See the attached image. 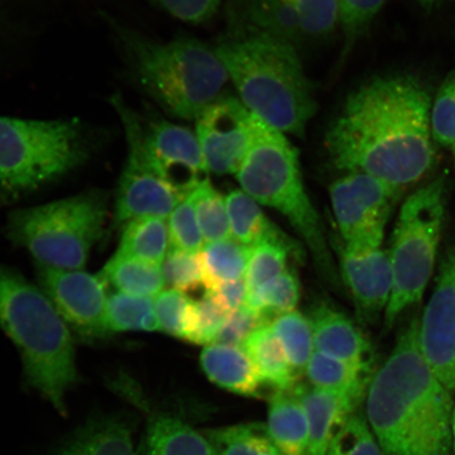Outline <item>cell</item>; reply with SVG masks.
<instances>
[{
	"label": "cell",
	"instance_id": "bcb514c9",
	"mask_svg": "<svg viewBox=\"0 0 455 455\" xmlns=\"http://www.w3.org/2000/svg\"><path fill=\"white\" fill-rule=\"evenodd\" d=\"M207 292L212 293L228 313L235 312L246 303L248 293L246 278L220 283Z\"/></svg>",
	"mask_w": 455,
	"mask_h": 455
},
{
	"label": "cell",
	"instance_id": "d6986e66",
	"mask_svg": "<svg viewBox=\"0 0 455 455\" xmlns=\"http://www.w3.org/2000/svg\"><path fill=\"white\" fill-rule=\"evenodd\" d=\"M133 429L127 415L93 418L68 437L54 455H136Z\"/></svg>",
	"mask_w": 455,
	"mask_h": 455
},
{
	"label": "cell",
	"instance_id": "7a4b0ae2",
	"mask_svg": "<svg viewBox=\"0 0 455 455\" xmlns=\"http://www.w3.org/2000/svg\"><path fill=\"white\" fill-rule=\"evenodd\" d=\"M451 394L419 349L415 317L367 392L369 425L384 454L451 455Z\"/></svg>",
	"mask_w": 455,
	"mask_h": 455
},
{
	"label": "cell",
	"instance_id": "484cf974",
	"mask_svg": "<svg viewBox=\"0 0 455 455\" xmlns=\"http://www.w3.org/2000/svg\"><path fill=\"white\" fill-rule=\"evenodd\" d=\"M169 227L164 220L136 219L124 225L116 254L162 266L169 252Z\"/></svg>",
	"mask_w": 455,
	"mask_h": 455
},
{
	"label": "cell",
	"instance_id": "8fae6325",
	"mask_svg": "<svg viewBox=\"0 0 455 455\" xmlns=\"http://www.w3.org/2000/svg\"><path fill=\"white\" fill-rule=\"evenodd\" d=\"M403 191L371 175L352 172L330 187L345 248L383 244L385 228Z\"/></svg>",
	"mask_w": 455,
	"mask_h": 455
},
{
	"label": "cell",
	"instance_id": "5b68a950",
	"mask_svg": "<svg viewBox=\"0 0 455 455\" xmlns=\"http://www.w3.org/2000/svg\"><path fill=\"white\" fill-rule=\"evenodd\" d=\"M116 33L136 81L171 116L196 121L220 99L229 76L207 44L193 37L158 43L121 26Z\"/></svg>",
	"mask_w": 455,
	"mask_h": 455
},
{
	"label": "cell",
	"instance_id": "f6af8a7d",
	"mask_svg": "<svg viewBox=\"0 0 455 455\" xmlns=\"http://www.w3.org/2000/svg\"><path fill=\"white\" fill-rule=\"evenodd\" d=\"M168 13L191 24H204L218 12L220 0H152Z\"/></svg>",
	"mask_w": 455,
	"mask_h": 455
},
{
	"label": "cell",
	"instance_id": "4fadbf2b",
	"mask_svg": "<svg viewBox=\"0 0 455 455\" xmlns=\"http://www.w3.org/2000/svg\"><path fill=\"white\" fill-rule=\"evenodd\" d=\"M439 275L419 321V349L446 388L455 390V240L443 254Z\"/></svg>",
	"mask_w": 455,
	"mask_h": 455
},
{
	"label": "cell",
	"instance_id": "f546056e",
	"mask_svg": "<svg viewBox=\"0 0 455 455\" xmlns=\"http://www.w3.org/2000/svg\"><path fill=\"white\" fill-rule=\"evenodd\" d=\"M251 247L235 238L208 243L202 250L207 291L219 284L241 280L246 276Z\"/></svg>",
	"mask_w": 455,
	"mask_h": 455
},
{
	"label": "cell",
	"instance_id": "b9f144b4",
	"mask_svg": "<svg viewBox=\"0 0 455 455\" xmlns=\"http://www.w3.org/2000/svg\"><path fill=\"white\" fill-rule=\"evenodd\" d=\"M430 121L432 138L442 146L452 148L455 145V78L441 88L431 108Z\"/></svg>",
	"mask_w": 455,
	"mask_h": 455
},
{
	"label": "cell",
	"instance_id": "8992f818",
	"mask_svg": "<svg viewBox=\"0 0 455 455\" xmlns=\"http://www.w3.org/2000/svg\"><path fill=\"white\" fill-rule=\"evenodd\" d=\"M236 178L255 202L286 216L308 244L317 269L339 286L320 215L305 190L297 148L253 113L251 141Z\"/></svg>",
	"mask_w": 455,
	"mask_h": 455
},
{
	"label": "cell",
	"instance_id": "2e32d148",
	"mask_svg": "<svg viewBox=\"0 0 455 455\" xmlns=\"http://www.w3.org/2000/svg\"><path fill=\"white\" fill-rule=\"evenodd\" d=\"M382 246L341 251V273L354 295L357 315L365 322L374 321L386 311L394 286L389 252Z\"/></svg>",
	"mask_w": 455,
	"mask_h": 455
},
{
	"label": "cell",
	"instance_id": "c3c4849f",
	"mask_svg": "<svg viewBox=\"0 0 455 455\" xmlns=\"http://www.w3.org/2000/svg\"><path fill=\"white\" fill-rule=\"evenodd\" d=\"M418 2L425 3V4H431L435 2V0H418Z\"/></svg>",
	"mask_w": 455,
	"mask_h": 455
},
{
	"label": "cell",
	"instance_id": "e0dca14e",
	"mask_svg": "<svg viewBox=\"0 0 455 455\" xmlns=\"http://www.w3.org/2000/svg\"><path fill=\"white\" fill-rule=\"evenodd\" d=\"M310 322L316 351L355 365L374 368L371 343L344 313L320 304L313 310Z\"/></svg>",
	"mask_w": 455,
	"mask_h": 455
},
{
	"label": "cell",
	"instance_id": "7402d4cb",
	"mask_svg": "<svg viewBox=\"0 0 455 455\" xmlns=\"http://www.w3.org/2000/svg\"><path fill=\"white\" fill-rule=\"evenodd\" d=\"M268 431L286 455H306L309 442V419L299 398L288 391L271 397Z\"/></svg>",
	"mask_w": 455,
	"mask_h": 455
},
{
	"label": "cell",
	"instance_id": "74e56055",
	"mask_svg": "<svg viewBox=\"0 0 455 455\" xmlns=\"http://www.w3.org/2000/svg\"><path fill=\"white\" fill-rule=\"evenodd\" d=\"M164 281L171 289L186 293L206 288L202 252L170 249L162 265Z\"/></svg>",
	"mask_w": 455,
	"mask_h": 455
},
{
	"label": "cell",
	"instance_id": "83f0119b",
	"mask_svg": "<svg viewBox=\"0 0 455 455\" xmlns=\"http://www.w3.org/2000/svg\"><path fill=\"white\" fill-rule=\"evenodd\" d=\"M216 455H286L260 423L241 424L204 432Z\"/></svg>",
	"mask_w": 455,
	"mask_h": 455
},
{
	"label": "cell",
	"instance_id": "7bdbcfd3",
	"mask_svg": "<svg viewBox=\"0 0 455 455\" xmlns=\"http://www.w3.org/2000/svg\"><path fill=\"white\" fill-rule=\"evenodd\" d=\"M192 299L178 290H164L156 299L159 330L183 339Z\"/></svg>",
	"mask_w": 455,
	"mask_h": 455
},
{
	"label": "cell",
	"instance_id": "ab89813d",
	"mask_svg": "<svg viewBox=\"0 0 455 455\" xmlns=\"http://www.w3.org/2000/svg\"><path fill=\"white\" fill-rule=\"evenodd\" d=\"M386 0H339V24L344 34L343 57L360 37Z\"/></svg>",
	"mask_w": 455,
	"mask_h": 455
},
{
	"label": "cell",
	"instance_id": "ffe728a7",
	"mask_svg": "<svg viewBox=\"0 0 455 455\" xmlns=\"http://www.w3.org/2000/svg\"><path fill=\"white\" fill-rule=\"evenodd\" d=\"M201 365L212 382L237 395L259 396L265 385L242 347L208 345L202 351Z\"/></svg>",
	"mask_w": 455,
	"mask_h": 455
},
{
	"label": "cell",
	"instance_id": "ee69618b",
	"mask_svg": "<svg viewBox=\"0 0 455 455\" xmlns=\"http://www.w3.org/2000/svg\"><path fill=\"white\" fill-rule=\"evenodd\" d=\"M269 321L259 313L243 305L230 313L223 327L216 335L213 344L242 347L256 330L268 326Z\"/></svg>",
	"mask_w": 455,
	"mask_h": 455
},
{
	"label": "cell",
	"instance_id": "30bf717a",
	"mask_svg": "<svg viewBox=\"0 0 455 455\" xmlns=\"http://www.w3.org/2000/svg\"><path fill=\"white\" fill-rule=\"evenodd\" d=\"M111 104L121 118L128 145L127 161L118 184L116 225L141 218H170L188 195L168 183L152 167L144 149L139 114L119 94L113 96Z\"/></svg>",
	"mask_w": 455,
	"mask_h": 455
},
{
	"label": "cell",
	"instance_id": "60d3db41",
	"mask_svg": "<svg viewBox=\"0 0 455 455\" xmlns=\"http://www.w3.org/2000/svg\"><path fill=\"white\" fill-rule=\"evenodd\" d=\"M168 227L171 249L202 252L204 237L189 196L170 215Z\"/></svg>",
	"mask_w": 455,
	"mask_h": 455
},
{
	"label": "cell",
	"instance_id": "cb8c5ba5",
	"mask_svg": "<svg viewBox=\"0 0 455 455\" xmlns=\"http://www.w3.org/2000/svg\"><path fill=\"white\" fill-rule=\"evenodd\" d=\"M306 373L315 388L343 391L362 402L375 371L372 367L355 365L315 351Z\"/></svg>",
	"mask_w": 455,
	"mask_h": 455
},
{
	"label": "cell",
	"instance_id": "d590c367",
	"mask_svg": "<svg viewBox=\"0 0 455 455\" xmlns=\"http://www.w3.org/2000/svg\"><path fill=\"white\" fill-rule=\"evenodd\" d=\"M229 315L210 292L202 299L192 300L183 339L196 345L213 344Z\"/></svg>",
	"mask_w": 455,
	"mask_h": 455
},
{
	"label": "cell",
	"instance_id": "836d02e7",
	"mask_svg": "<svg viewBox=\"0 0 455 455\" xmlns=\"http://www.w3.org/2000/svg\"><path fill=\"white\" fill-rule=\"evenodd\" d=\"M189 197L204 242L212 243L231 238L226 199L216 191L209 179L196 186Z\"/></svg>",
	"mask_w": 455,
	"mask_h": 455
},
{
	"label": "cell",
	"instance_id": "277c9868",
	"mask_svg": "<svg viewBox=\"0 0 455 455\" xmlns=\"http://www.w3.org/2000/svg\"><path fill=\"white\" fill-rule=\"evenodd\" d=\"M0 327L20 352L27 383L61 415L78 380L72 335L42 289L0 265Z\"/></svg>",
	"mask_w": 455,
	"mask_h": 455
},
{
	"label": "cell",
	"instance_id": "603a6c76",
	"mask_svg": "<svg viewBox=\"0 0 455 455\" xmlns=\"http://www.w3.org/2000/svg\"><path fill=\"white\" fill-rule=\"evenodd\" d=\"M264 384L276 391L294 388L299 378L270 326L256 330L243 346Z\"/></svg>",
	"mask_w": 455,
	"mask_h": 455
},
{
	"label": "cell",
	"instance_id": "4dcf8cb0",
	"mask_svg": "<svg viewBox=\"0 0 455 455\" xmlns=\"http://www.w3.org/2000/svg\"><path fill=\"white\" fill-rule=\"evenodd\" d=\"M108 332L159 330L156 300L126 293L112 294L107 301Z\"/></svg>",
	"mask_w": 455,
	"mask_h": 455
},
{
	"label": "cell",
	"instance_id": "52a82bcc",
	"mask_svg": "<svg viewBox=\"0 0 455 455\" xmlns=\"http://www.w3.org/2000/svg\"><path fill=\"white\" fill-rule=\"evenodd\" d=\"M93 144L77 119L0 116V196L20 197L69 173L87 161Z\"/></svg>",
	"mask_w": 455,
	"mask_h": 455
},
{
	"label": "cell",
	"instance_id": "44dd1931",
	"mask_svg": "<svg viewBox=\"0 0 455 455\" xmlns=\"http://www.w3.org/2000/svg\"><path fill=\"white\" fill-rule=\"evenodd\" d=\"M142 455H216L212 443L189 424L170 414H156L148 423Z\"/></svg>",
	"mask_w": 455,
	"mask_h": 455
},
{
	"label": "cell",
	"instance_id": "3957f363",
	"mask_svg": "<svg viewBox=\"0 0 455 455\" xmlns=\"http://www.w3.org/2000/svg\"><path fill=\"white\" fill-rule=\"evenodd\" d=\"M214 51L250 112L283 133L305 134L316 102L294 44L242 27Z\"/></svg>",
	"mask_w": 455,
	"mask_h": 455
},
{
	"label": "cell",
	"instance_id": "f35d334b",
	"mask_svg": "<svg viewBox=\"0 0 455 455\" xmlns=\"http://www.w3.org/2000/svg\"><path fill=\"white\" fill-rule=\"evenodd\" d=\"M327 455H385L361 415L351 414L330 443Z\"/></svg>",
	"mask_w": 455,
	"mask_h": 455
},
{
	"label": "cell",
	"instance_id": "7c38bea8",
	"mask_svg": "<svg viewBox=\"0 0 455 455\" xmlns=\"http://www.w3.org/2000/svg\"><path fill=\"white\" fill-rule=\"evenodd\" d=\"M38 282L70 327L82 338L101 339L107 329V284L100 275L81 270H65L38 266Z\"/></svg>",
	"mask_w": 455,
	"mask_h": 455
},
{
	"label": "cell",
	"instance_id": "9c48e42d",
	"mask_svg": "<svg viewBox=\"0 0 455 455\" xmlns=\"http://www.w3.org/2000/svg\"><path fill=\"white\" fill-rule=\"evenodd\" d=\"M107 202L91 191L43 206L17 210L10 215L11 241L24 247L39 265L81 270L91 249L100 240Z\"/></svg>",
	"mask_w": 455,
	"mask_h": 455
},
{
	"label": "cell",
	"instance_id": "4316f807",
	"mask_svg": "<svg viewBox=\"0 0 455 455\" xmlns=\"http://www.w3.org/2000/svg\"><path fill=\"white\" fill-rule=\"evenodd\" d=\"M231 235L238 243L253 247L259 243L284 236L251 196L243 190H235L226 197Z\"/></svg>",
	"mask_w": 455,
	"mask_h": 455
},
{
	"label": "cell",
	"instance_id": "e575fe53",
	"mask_svg": "<svg viewBox=\"0 0 455 455\" xmlns=\"http://www.w3.org/2000/svg\"><path fill=\"white\" fill-rule=\"evenodd\" d=\"M286 235L267 240L251 247L246 282L248 290L263 286L286 271L287 256L291 250Z\"/></svg>",
	"mask_w": 455,
	"mask_h": 455
},
{
	"label": "cell",
	"instance_id": "ba28073f",
	"mask_svg": "<svg viewBox=\"0 0 455 455\" xmlns=\"http://www.w3.org/2000/svg\"><path fill=\"white\" fill-rule=\"evenodd\" d=\"M446 206L443 178L419 188L402 204L388 251L394 286L385 311L387 328L424 297L439 252Z\"/></svg>",
	"mask_w": 455,
	"mask_h": 455
},
{
	"label": "cell",
	"instance_id": "681fc988",
	"mask_svg": "<svg viewBox=\"0 0 455 455\" xmlns=\"http://www.w3.org/2000/svg\"><path fill=\"white\" fill-rule=\"evenodd\" d=\"M451 149H452V152H453L454 162H455V145L451 148Z\"/></svg>",
	"mask_w": 455,
	"mask_h": 455
},
{
	"label": "cell",
	"instance_id": "ac0fdd59",
	"mask_svg": "<svg viewBox=\"0 0 455 455\" xmlns=\"http://www.w3.org/2000/svg\"><path fill=\"white\" fill-rule=\"evenodd\" d=\"M297 395L309 419V442L306 455H327L330 443L360 403L346 392L295 386Z\"/></svg>",
	"mask_w": 455,
	"mask_h": 455
},
{
	"label": "cell",
	"instance_id": "1f68e13d",
	"mask_svg": "<svg viewBox=\"0 0 455 455\" xmlns=\"http://www.w3.org/2000/svg\"><path fill=\"white\" fill-rule=\"evenodd\" d=\"M271 329L280 341L294 371L298 375L304 370L306 371L315 348L309 318L299 311L284 313L275 318Z\"/></svg>",
	"mask_w": 455,
	"mask_h": 455
},
{
	"label": "cell",
	"instance_id": "7dc6e473",
	"mask_svg": "<svg viewBox=\"0 0 455 455\" xmlns=\"http://www.w3.org/2000/svg\"><path fill=\"white\" fill-rule=\"evenodd\" d=\"M452 439H453V451L455 453V403H454L453 413H452Z\"/></svg>",
	"mask_w": 455,
	"mask_h": 455
},
{
	"label": "cell",
	"instance_id": "d6a6232c",
	"mask_svg": "<svg viewBox=\"0 0 455 455\" xmlns=\"http://www.w3.org/2000/svg\"><path fill=\"white\" fill-rule=\"evenodd\" d=\"M299 299V282L292 271H284L263 286L248 290L246 305L269 322L294 311Z\"/></svg>",
	"mask_w": 455,
	"mask_h": 455
},
{
	"label": "cell",
	"instance_id": "5bb4252c",
	"mask_svg": "<svg viewBox=\"0 0 455 455\" xmlns=\"http://www.w3.org/2000/svg\"><path fill=\"white\" fill-rule=\"evenodd\" d=\"M196 138L209 171L236 174L246 157L252 133V113L242 100L220 98L196 118Z\"/></svg>",
	"mask_w": 455,
	"mask_h": 455
},
{
	"label": "cell",
	"instance_id": "9a60e30c",
	"mask_svg": "<svg viewBox=\"0 0 455 455\" xmlns=\"http://www.w3.org/2000/svg\"><path fill=\"white\" fill-rule=\"evenodd\" d=\"M142 142L148 159L168 183L189 196L208 180V168L196 134L164 119H151L144 126Z\"/></svg>",
	"mask_w": 455,
	"mask_h": 455
},
{
	"label": "cell",
	"instance_id": "8d00e7d4",
	"mask_svg": "<svg viewBox=\"0 0 455 455\" xmlns=\"http://www.w3.org/2000/svg\"><path fill=\"white\" fill-rule=\"evenodd\" d=\"M299 22L301 36L322 38L339 25V0H286Z\"/></svg>",
	"mask_w": 455,
	"mask_h": 455
},
{
	"label": "cell",
	"instance_id": "f1b7e54d",
	"mask_svg": "<svg viewBox=\"0 0 455 455\" xmlns=\"http://www.w3.org/2000/svg\"><path fill=\"white\" fill-rule=\"evenodd\" d=\"M238 9L244 27L270 33L294 44L304 38L286 0H238Z\"/></svg>",
	"mask_w": 455,
	"mask_h": 455
},
{
	"label": "cell",
	"instance_id": "d4e9b609",
	"mask_svg": "<svg viewBox=\"0 0 455 455\" xmlns=\"http://www.w3.org/2000/svg\"><path fill=\"white\" fill-rule=\"evenodd\" d=\"M99 275L117 291L135 297H158L166 286L161 265L118 254L108 261Z\"/></svg>",
	"mask_w": 455,
	"mask_h": 455
},
{
	"label": "cell",
	"instance_id": "6da1fadb",
	"mask_svg": "<svg viewBox=\"0 0 455 455\" xmlns=\"http://www.w3.org/2000/svg\"><path fill=\"white\" fill-rule=\"evenodd\" d=\"M428 90L409 76H384L361 85L326 134L335 167L406 188L422 180L435 163Z\"/></svg>",
	"mask_w": 455,
	"mask_h": 455
}]
</instances>
